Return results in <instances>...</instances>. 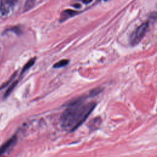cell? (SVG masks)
<instances>
[{
	"mask_svg": "<svg viewBox=\"0 0 157 157\" xmlns=\"http://www.w3.org/2000/svg\"><path fill=\"white\" fill-rule=\"evenodd\" d=\"M84 97L78 98L67 103V107L60 117L62 128L69 132L77 129L88 117L96 104L86 102Z\"/></svg>",
	"mask_w": 157,
	"mask_h": 157,
	"instance_id": "cell-1",
	"label": "cell"
},
{
	"mask_svg": "<svg viewBox=\"0 0 157 157\" xmlns=\"http://www.w3.org/2000/svg\"><path fill=\"white\" fill-rule=\"evenodd\" d=\"M149 24L148 20L144 21L131 34L130 36V43L132 45H136L141 41L149 28Z\"/></svg>",
	"mask_w": 157,
	"mask_h": 157,
	"instance_id": "cell-2",
	"label": "cell"
},
{
	"mask_svg": "<svg viewBox=\"0 0 157 157\" xmlns=\"http://www.w3.org/2000/svg\"><path fill=\"white\" fill-rule=\"evenodd\" d=\"M16 3L15 1L4 0L0 2V12L2 15H6L10 12Z\"/></svg>",
	"mask_w": 157,
	"mask_h": 157,
	"instance_id": "cell-3",
	"label": "cell"
},
{
	"mask_svg": "<svg viewBox=\"0 0 157 157\" xmlns=\"http://www.w3.org/2000/svg\"><path fill=\"white\" fill-rule=\"evenodd\" d=\"M17 142V137L15 136H13L10 139H9L7 142H6L4 144H3L0 147V156L6 152L10 147L13 146Z\"/></svg>",
	"mask_w": 157,
	"mask_h": 157,
	"instance_id": "cell-4",
	"label": "cell"
},
{
	"mask_svg": "<svg viewBox=\"0 0 157 157\" xmlns=\"http://www.w3.org/2000/svg\"><path fill=\"white\" fill-rule=\"evenodd\" d=\"M79 13L80 12L78 11L72 10V9L64 10L61 13L60 17H59V21H60V22H63V21L67 20V19L78 15Z\"/></svg>",
	"mask_w": 157,
	"mask_h": 157,
	"instance_id": "cell-5",
	"label": "cell"
},
{
	"mask_svg": "<svg viewBox=\"0 0 157 157\" xmlns=\"http://www.w3.org/2000/svg\"><path fill=\"white\" fill-rule=\"evenodd\" d=\"M36 57L33 58H31L29 61H28L26 63V64L23 66V69H22L21 73V74H22L23 72H26L27 70H28L31 67H32V66L34 65V63H35V61H36Z\"/></svg>",
	"mask_w": 157,
	"mask_h": 157,
	"instance_id": "cell-6",
	"label": "cell"
},
{
	"mask_svg": "<svg viewBox=\"0 0 157 157\" xmlns=\"http://www.w3.org/2000/svg\"><path fill=\"white\" fill-rule=\"evenodd\" d=\"M69 61L68 59H61L58 62H56L54 65H53V68L57 69V68H60V67H64L66 66H67L69 63Z\"/></svg>",
	"mask_w": 157,
	"mask_h": 157,
	"instance_id": "cell-7",
	"label": "cell"
},
{
	"mask_svg": "<svg viewBox=\"0 0 157 157\" xmlns=\"http://www.w3.org/2000/svg\"><path fill=\"white\" fill-rule=\"evenodd\" d=\"M17 83H18V81L17 80V81L13 82V83L11 84V85L9 87V88H7V91H6L5 94H4V97H7V96H8L10 94V93L12 91V90L14 89V88H15V86L17 85Z\"/></svg>",
	"mask_w": 157,
	"mask_h": 157,
	"instance_id": "cell-8",
	"label": "cell"
},
{
	"mask_svg": "<svg viewBox=\"0 0 157 157\" xmlns=\"http://www.w3.org/2000/svg\"><path fill=\"white\" fill-rule=\"evenodd\" d=\"M102 89L101 88H96L94 89L91 90L90 93H89V95L90 96H94L96 95H98V94H99L101 91H102Z\"/></svg>",
	"mask_w": 157,
	"mask_h": 157,
	"instance_id": "cell-9",
	"label": "cell"
},
{
	"mask_svg": "<svg viewBox=\"0 0 157 157\" xmlns=\"http://www.w3.org/2000/svg\"><path fill=\"white\" fill-rule=\"evenodd\" d=\"M72 6H73V7H75V8H77V9H78V8H80V7H81L80 4H79L78 3H77V4H73Z\"/></svg>",
	"mask_w": 157,
	"mask_h": 157,
	"instance_id": "cell-10",
	"label": "cell"
}]
</instances>
